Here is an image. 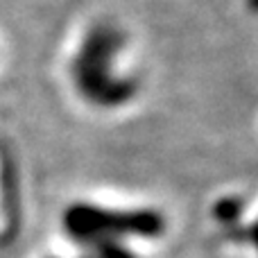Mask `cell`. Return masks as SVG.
Here are the masks:
<instances>
[{
  "instance_id": "2",
  "label": "cell",
  "mask_w": 258,
  "mask_h": 258,
  "mask_svg": "<svg viewBox=\"0 0 258 258\" xmlns=\"http://www.w3.org/2000/svg\"><path fill=\"white\" fill-rule=\"evenodd\" d=\"M66 224L77 236H91L102 231L156 236L163 229V220L154 211H102L89 204L71 206L66 213Z\"/></svg>"
},
{
  "instance_id": "3",
  "label": "cell",
  "mask_w": 258,
  "mask_h": 258,
  "mask_svg": "<svg viewBox=\"0 0 258 258\" xmlns=\"http://www.w3.org/2000/svg\"><path fill=\"white\" fill-rule=\"evenodd\" d=\"M100 251H102V258H132L125 249H120L116 245H102Z\"/></svg>"
},
{
  "instance_id": "1",
  "label": "cell",
  "mask_w": 258,
  "mask_h": 258,
  "mask_svg": "<svg viewBox=\"0 0 258 258\" xmlns=\"http://www.w3.org/2000/svg\"><path fill=\"white\" fill-rule=\"evenodd\" d=\"M127 36L118 25L93 23L82 34L71 57V80L75 91L89 104L100 109H118L138 93V77L122 68Z\"/></svg>"
}]
</instances>
